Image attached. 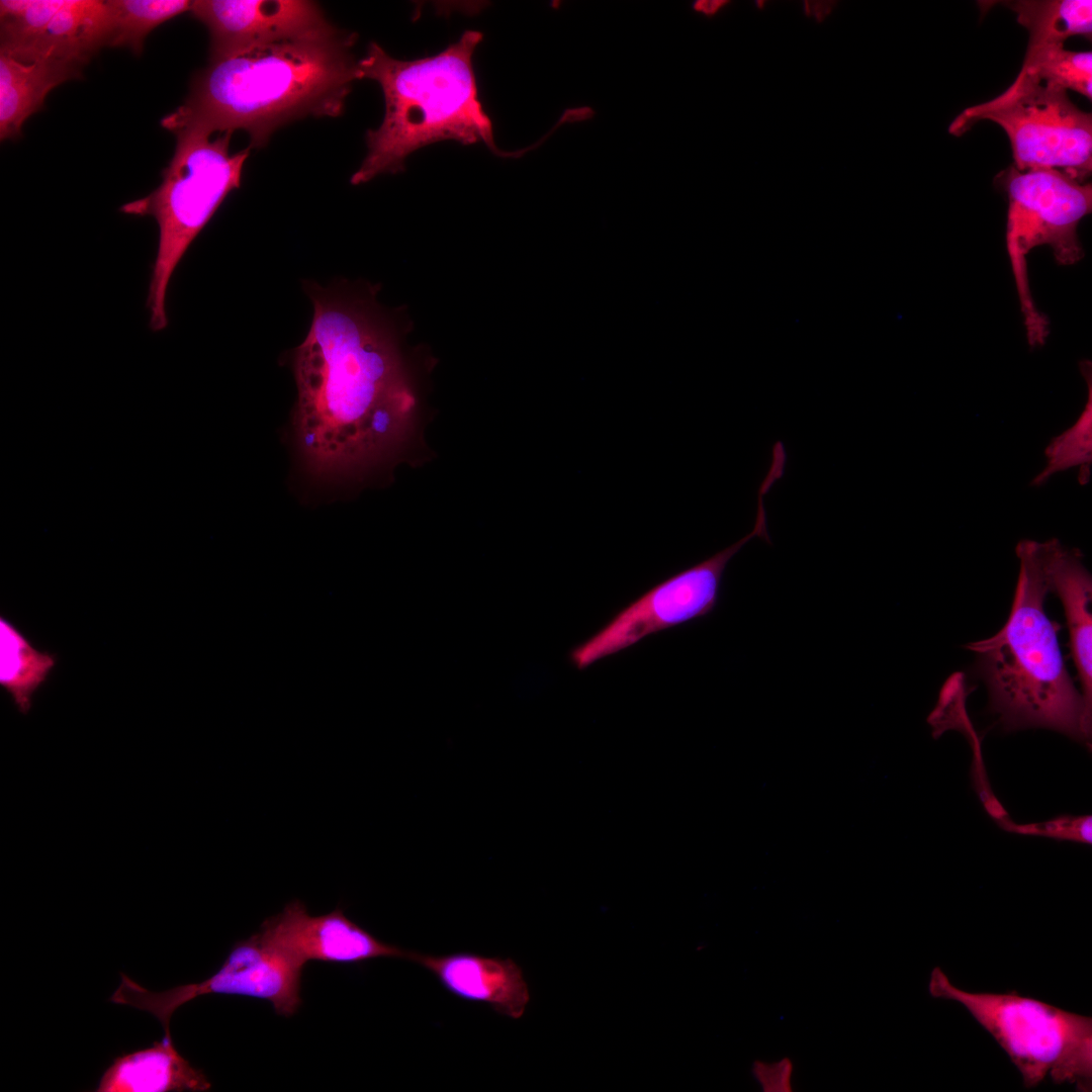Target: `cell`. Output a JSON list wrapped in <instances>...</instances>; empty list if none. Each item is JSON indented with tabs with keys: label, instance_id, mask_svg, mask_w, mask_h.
<instances>
[{
	"label": "cell",
	"instance_id": "8992f818",
	"mask_svg": "<svg viewBox=\"0 0 1092 1092\" xmlns=\"http://www.w3.org/2000/svg\"><path fill=\"white\" fill-rule=\"evenodd\" d=\"M933 998L962 1004L995 1039L1021 1075L1023 1086L1035 1088L1050 1078L1055 1084L1092 1090V1018L1034 998L1009 993H972L954 986L935 967L928 982Z\"/></svg>",
	"mask_w": 1092,
	"mask_h": 1092
},
{
	"label": "cell",
	"instance_id": "603a6c76",
	"mask_svg": "<svg viewBox=\"0 0 1092 1092\" xmlns=\"http://www.w3.org/2000/svg\"><path fill=\"white\" fill-rule=\"evenodd\" d=\"M1000 825L1007 831L1025 835L1046 836L1086 844L1092 842V817L1090 815L1061 816L1031 824H1015L1011 820L1003 819Z\"/></svg>",
	"mask_w": 1092,
	"mask_h": 1092
},
{
	"label": "cell",
	"instance_id": "8fae6325",
	"mask_svg": "<svg viewBox=\"0 0 1092 1092\" xmlns=\"http://www.w3.org/2000/svg\"><path fill=\"white\" fill-rule=\"evenodd\" d=\"M189 11L208 29L209 64L333 25L318 4L303 0H195Z\"/></svg>",
	"mask_w": 1092,
	"mask_h": 1092
},
{
	"label": "cell",
	"instance_id": "ac0fdd59",
	"mask_svg": "<svg viewBox=\"0 0 1092 1092\" xmlns=\"http://www.w3.org/2000/svg\"><path fill=\"white\" fill-rule=\"evenodd\" d=\"M56 663L54 654L37 650L11 621L0 618V685L22 714Z\"/></svg>",
	"mask_w": 1092,
	"mask_h": 1092
},
{
	"label": "cell",
	"instance_id": "4316f807",
	"mask_svg": "<svg viewBox=\"0 0 1092 1092\" xmlns=\"http://www.w3.org/2000/svg\"><path fill=\"white\" fill-rule=\"evenodd\" d=\"M755 6H756V7L758 8V9H762V8L764 7V1H763V0H758V1H755Z\"/></svg>",
	"mask_w": 1092,
	"mask_h": 1092
},
{
	"label": "cell",
	"instance_id": "4fadbf2b",
	"mask_svg": "<svg viewBox=\"0 0 1092 1092\" xmlns=\"http://www.w3.org/2000/svg\"><path fill=\"white\" fill-rule=\"evenodd\" d=\"M414 963L429 971L452 995L485 1004L499 1015L519 1019L530 1002L524 973L510 958L471 952L445 956L418 952Z\"/></svg>",
	"mask_w": 1092,
	"mask_h": 1092
},
{
	"label": "cell",
	"instance_id": "52a82bcc",
	"mask_svg": "<svg viewBox=\"0 0 1092 1092\" xmlns=\"http://www.w3.org/2000/svg\"><path fill=\"white\" fill-rule=\"evenodd\" d=\"M1006 193V249L1014 277L1030 347L1042 346L1049 321L1038 311L1029 287L1026 256L1049 245L1056 261L1072 265L1083 256L1077 235L1081 219L1092 209V185L1054 169L1018 170L1009 167L998 175Z\"/></svg>",
	"mask_w": 1092,
	"mask_h": 1092
},
{
	"label": "cell",
	"instance_id": "30bf717a",
	"mask_svg": "<svg viewBox=\"0 0 1092 1092\" xmlns=\"http://www.w3.org/2000/svg\"><path fill=\"white\" fill-rule=\"evenodd\" d=\"M302 969L267 942L259 932L232 947L220 969L200 983L152 992L121 974V983L110 997L116 1004L153 1014L170 1035V1019L183 1004L205 994L241 995L267 1000L278 1015L292 1016L301 1004Z\"/></svg>",
	"mask_w": 1092,
	"mask_h": 1092
},
{
	"label": "cell",
	"instance_id": "5bb4252c",
	"mask_svg": "<svg viewBox=\"0 0 1092 1092\" xmlns=\"http://www.w3.org/2000/svg\"><path fill=\"white\" fill-rule=\"evenodd\" d=\"M1041 562L1050 590L1063 604L1073 659L1081 681L1087 714L1092 709V579L1078 550L1059 540L1039 542Z\"/></svg>",
	"mask_w": 1092,
	"mask_h": 1092
},
{
	"label": "cell",
	"instance_id": "9c48e42d",
	"mask_svg": "<svg viewBox=\"0 0 1092 1092\" xmlns=\"http://www.w3.org/2000/svg\"><path fill=\"white\" fill-rule=\"evenodd\" d=\"M771 486L768 479L760 483L755 522L750 533L713 556L669 576L619 611L603 628L570 651L571 663L577 669H584L649 635L710 614L718 603L724 571L733 556L755 537L770 542L763 497Z\"/></svg>",
	"mask_w": 1092,
	"mask_h": 1092
},
{
	"label": "cell",
	"instance_id": "277c9868",
	"mask_svg": "<svg viewBox=\"0 0 1092 1092\" xmlns=\"http://www.w3.org/2000/svg\"><path fill=\"white\" fill-rule=\"evenodd\" d=\"M1019 575L1010 615L994 636L969 643L1007 729L1045 727L1088 740L1091 717L1070 677L1058 641L1060 626L1044 612L1050 592L1039 542L1016 546Z\"/></svg>",
	"mask_w": 1092,
	"mask_h": 1092
},
{
	"label": "cell",
	"instance_id": "9a60e30c",
	"mask_svg": "<svg viewBox=\"0 0 1092 1092\" xmlns=\"http://www.w3.org/2000/svg\"><path fill=\"white\" fill-rule=\"evenodd\" d=\"M107 34L105 1L62 0L28 41L0 53L19 60L51 56L85 68L106 47Z\"/></svg>",
	"mask_w": 1092,
	"mask_h": 1092
},
{
	"label": "cell",
	"instance_id": "44dd1931",
	"mask_svg": "<svg viewBox=\"0 0 1092 1092\" xmlns=\"http://www.w3.org/2000/svg\"><path fill=\"white\" fill-rule=\"evenodd\" d=\"M1080 370L1087 383V400L1077 421L1062 434L1056 436L1045 449L1046 464L1033 478L1032 485L1040 486L1055 474L1080 467L1087 481L1092 460V376L1091 362L1083 360ZM1082 478V479H1083Z\"/></svg>",
	"mask_w": 1092,
	"mask_h": 1092
},
{
	"label": "cell",
	"instance_id": "cb8c5ba5",
	"mask_svg": "<svg viewBox=\"0 0 1092 1092\" xmlns=\"http://www.w3.org/2000/svg\"><path fill=\"white\" fill-rule=\"evenodd\" d=\"M750 1074L762 1092H792L795 1088L796 1065L788 1056L776 1060L756 1059Z\"/></svg>",
	"mask_w": 1092,
	"mask_h": 1092
},
{
	"label": "cell",
	"instance_id": "6da1fadb",
	"mask_svg": "<svg viewBox=\"0 0 1092 1092\" xmlns=\"http://www.w3.org/2000/svg\"><path fill=\"white\" fill-rule=\"evenodd\" d=\"M305 288L313 317L294 354L296 443L313 474H351L406 438L416 403L411 379L375 291Z\"/></svg>",
	"mask_w": 1092,
	"mask_h": 1092
},
{
	"label": "cell",
	"instance_id": "ffe728a7",
	"mask_svg": "<svg viewBox=\"0 0 1092 1092\" xmlns=\"http://www.w3.org/2000/svg\"><path fill=\"white\" fill-rule=\"evenodd\" d=\"M188 0H105L108 22L106 47L127 48L135 56L146 37L162 23L190 10Z\"/></svg>",
	"mask_w": 1092,
	"mask_h": 1092
},
{
	"label": "cell",
	"instance_id": "5b68a950",
	"mask_svg": "<svg viewBox=\"0 0 1092 1092\" xmlns=\"http://www.w3.org/2000/svg\"><path fill=\"white\" fill-rule=\"evenodd\" d=\"M232 132L211 138L200 132L176 133L172 159L162 171L161 184L119 210L152 216L159 228L157 254L147 297L150 327L168 326L166 298L173 273L185 252L233 190L241 186L250 147L231 153Z\"/></svg>",
	"mask_w": 1092,
	"mask_h": 1092
},
{
	"label": "cell",
	"instance_id": "7a4b0ae2",
	"mask_svg": "<svg viewBox=\"0 0 1092 1092\" xmlns=\"http://www.w3.org/2000/svg\"><path fill=\"white\" fill-rule=\"evenodd\" d=\"M357 34L334 24L316 33L249 50L209 64L192 78L184 102L161 119L174 134L245 130L264 147L280 126L307 117H338L361 79Z\"/></svg>",
	"mask_w": 1092,
	"mask_h": 1092
},
{
	"label": "cell",
	"instance_id": "484cf974",
	"mask_svg": "<svg viewBox=\"0 0 1092 1092\" xmlns=\"http://www.w3.org/2000/svg\"><path fill=\"white\" fill-rule=\"evenodd\" d=\"M730 3L728 0H696L692 4L695 12L706 17H713Z\"/></svg>",
	"mask_w": 1092,
	"mask_h": 1092
},
{
	"label": "cell",
	"instance_id": "d4e9b609",
	"mask_svg": "<svg viewBox=\"0 0 1092 1092\" xmlns=\"http://www.w3.org/2000/svg\"><path fill=\"white\" fill-rule=\"evenodd\" d=\"M834 1H805L803 4L804 14L813 17L816 21H824L835 8Z\"/></svg>",
	"mask_w": 1092,
	"mask_h": 1092
},
{
	"label": "cell",
	"instance_id": "d6986e66",
	"mask_svg": "<svg viewBox=\"0 0 1092 1092\" xmlns=\"http://www.w3.org/2000/svg\"><path fill=\"white\" fill-rule=\"evenodd\" d=\"M1011 9L1029 35L1027 49L1064 44L1074 35H1091L1090 0H1016L1000 2Z\"/></svg>",
	"mask_w": 1092,
	"mask_h": 1092
},
{
	"label": "cell",
	"instance_id": "7402d4cb",
	"mask_svg": "<svg viewBox=\"0 0 1092 1092\" xmlns=\"http://www.w3.org/2000/svg\"><path fill=\"white\" fill-rule=\"evenodd\" d=\"M1021 75L1064 90L1092 96V53L1070 51L1064 44L1027 49Z\"/></svg>",
	"mask_w": 1092,
	"mask_h": 1092
},
{
	"label": "cell",
	"instance_id": "3957f363",
	"mask_svg": "<svg viewBox=\"0 0 1092 1092\" xmlns=\"http://www.w3.org/2000/svg\"><path fill=\"white\" fill-rule=\"evenodd\" d=\"M481 32L466 30L441 53L417 60L390 57L371 42L358 61L361 79L376 81L384 97L380 125L366 132L367 154L351 177L353 185L404 170L415 151L441 141L484 143L495 155L518 158L494 142L493 124L479 97L472 65Z\"/></svg>",
	"mask_w": 1092,
	"mask_h": 1092
},
{
	"label": "cell",
	"instance_id": "e0dca14e",
	"mask_svg": "<svg viewBox=\"0 0 1092 1092\" xmlns=\"http://www.w3.org/2000/svg\"><path fill=\"white\" fill-rule=\"evenodd\" d=\"M210 1082L164 1035L151 1048L115 1058L102 1075L98 1092L207 1091Z\"/></svg>",
	"mask_w": 1092,
	"mask_h": 1092
},
{
	"label": "cell",
	"instance_id": "ba28073f",
	"mask_svg": "<svg viewBox=\"0 0 1092 1092\" xmlns=\"http://www.w3.org/2000/svg\"><path fill=\"white\" fill-rule=\"evenodd\" d=\"M980 120L1005 130L1016 169H1054L1087 182L1092 170V116L1078 108L1066 90L1018 74L994 99L964 109L948 130L961 135Z\"/></svg>",
	"mask_w": 1092,
	"mask_h": 1092
},
{
	"label": "cell",
	"instance_id": "2e32d148",
	"mask_svg": "<svg viewBox=\"0 0 1092 1092\" xmlns=\"http://www.w3.org/2000/svg\"><path fill=\"white\" fill-rule=\"evenodd\" d=\"M84 68L46 56L19 60L0 53V138L17 140L24 121L44 108L57 86L83 77Z\"/></svg>",
	"mask_w": 1092,
	"mask_h": 1092
},
{
	"label": "cell",
	"instance_id": "7c38bea8",
	"mask_svg": "<svg viewBox=\"0 0 1092 1092\" xmlns=\"http://www.w3.org/2000/svg\"><path fill=\"white\" fill-rule=\"evenodd\" d=\"M259 933L301 968L309 961L359 964L396 958L414 962L417 956L416 951L379 940L349 919L340 907L311 916L299 900L264 920Z\"/></svg>",
	"mask_w": 1092,
	"mask_h": 1092
}]
</instances>
